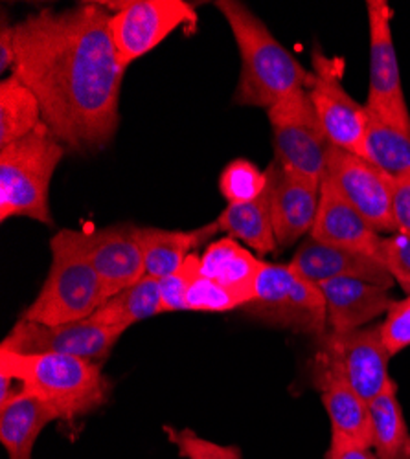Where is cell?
Wrapping results in <instances>:
<instances>
[{"instance_id": "29", "label": "cell", "mask_w": 410, "mask_h": 459, "mask_svg": "<svg viewBox=\"0 0 410 459\" xmlns=\"http://www.w3.org/2000/svg\"><path fill=\"white\" fill-rule=\"evenodd\" d=\"M219 191L229 204L250 203L266 194L269 186L267 171L245 159L232 160L219 175Z\"/></svg>"}, {"instance_id": "12", "label": "cell", "mask_w": 410, "mask_h": 459, "mask_svg": "<svg viewBox=\"0 0 410 459\" xmlns=\"http://www.w3.org/2000/svg\"><path fill=\"white\" fill-rule=\"evenodd\" d=\"M54 239L85 257L113 296L145 278L135 224L100 230H59Z\"/></svg>"}, {"instance_id": "30", "label": "cell", "mask_w": 410, "mask_h": 459, "mask_svg": "<svg viewBox=\"0 0 410 459\" xmlns=\"http://www.w3.org/2000/svg\"><path fill=\"white\" fill-rule=\"evenodd\" d=\"M164 432L184 459H243L238 446L217 445L197 436L190 429L175 430L171 427H164Z\"/></svg>"}, {"instance_id": "23", "label": "cell", "mask_w": 410, "mask_h": 459, "mask_svg": "<svg viewBox=\"0 0 410 459\" xmlns=\"http://www.w3.org/2000/svg\"><path fill=\"white\" fill-rule=\"evenodd\" d=\"M264 263L238 239L222 238L206 245L201 254L199 273L222 285L254 292V283Z\"/></svg>"}, {"instance_id": "5", "label": "cell", "mask_w": 410, "mask_h": 459, "mask_svg": "<svg viewBox=\"0 0 410 459\" xmlns=\"http://www.w3.org/2000/svg\"><path fill=\"white\" fill-rule=\"evenodd\" d=\"M50 248V273L21 318L43 325L89 320L113 294L91 263L76 250L54 238Z\"/></svg>"}, {"instance_id": "36", "label": "cell", "mask_w": 410, "mask_h": 459, "mask_svg": "<svg viewBox=\"0 0 410 459\" xmlns=\"http://www.w3.org/2000/svg\"><path fill=\"white\" fill-rule=\"evenodd\" d=\"M327 459H378L376 452L346 443H331Z\"/></svg>"}, {"instance_id": "16", "label": "cell", "mask_w": 410, "mask_h": 459, "mask_svg": "<svg viewBox=\"0 0 410 459\" xmlns=\"http://www.w3.org/2000/svg\"><path fill=\"white\" fill-rule=\"evenodd\" d=\"M289 266L298 276L315 285L339 278H357L385 289H390L396 283L378 257L331 247L313 238H306V241H302Z\"/></svg>"}, {"instance_id": "14", "label": "cell", "mask_w": 410, "mask_h": 459, "mask_svg": "<svg viewBox=\"0 0 410 459\" xmlns=\"http://www.w3.org/2000/svg\"><path fill=\"white\" fill-rule=\"evenodd\" d=\"M339 194L379 234H396L392 217L394 180L355 152L327 147L326 173Z\"/></svg>"}, {"instance_id": "18", "label": "cell", "mask_w": 410, "mask_h": 459, "mask_svg": "<svg viewBox=\"0 0 410 459\" xmlns=\"http://www.w3.org/2000/svg\"><path fill=\"white\" fill-rule=\"evenodd\" d=\"M327 313V331L348 333L366 327L374 318L387 315L392 305L388 289L357 278L329 280L318 285Z\"/></svg>"}, {"instance_id": "21", "label": "cell", "mask_w": 410, "mask_h": 459, "mask_svg": "<svg viewBox=\"0 0 410 459\" xmlns=\"http://www.w3.org/2000/svg\"><path fill=\"white\" fill-rule=\"evenodd\" d=\"M56 419H59L57 413L47 403L28 392L0 406V443L8 459H31L37 437Z\"/></svg>"}, {"instance_id": "31", "label": "cell", "mask_w": 410, "mask_h": 459, "mask_svg": "<svg viewBox=\"0 0 410 459\" xmlns=\"http://www.w3.org/2000/svg\"><path fill=\"white\" fill-rule=\"evenodd\" d=\"M199 266H201V255L190 254L188 259L182 263V266L175 274H171L164 280H159V292H161L164 315L186 311L184 309V296H186V290H188L192 280L199 274Z\"/></svg>"}, {"instance_id": "2", "label": "cell", "mask_w": 410, "mask_h": 459, "mask_svg": "<svg viewBox=\"0 0 410 459\" xmlns=\"http://www.w3.org/2000/svg\"><path fill=\"white\" fill-rule=\"evenodd\" d=\"M215 8L229 22L241 56L236 105L269 110L294 91L311 85L313 72H308L275 39L266 22L250 8L238 0H217Z\"/></svg>"}, {"instance_id": "9", "label": "cell", "mask_w": 410, "mask_h": 459, "mask_svg": "<svg viewBox=\"0 0 410 459\" xmlns=\"http://www.w3.org/2000/svg\"><path fill=\"white\" fill-rule=\"evenodd\" d=\"M100 6L115 10L109 30L126 68L159 47L179 26L197 22L194 6L184 0H127Z\"/></svg>"}, {"instance_id": "7", "label": "cell", "mask_w": 410, "mask_h": 459, "mask_svg": "<svg viewBox=\"0 0 410 459\" xmlns=\"http://www.w3.org/2000/svg\"><path fill=\"white\" fill-rule=\"evenodd\" d=\"M388 351L379 325L348 333L327 331L318 340L313 360V380L339 378L366 403L374 401L390 385Z\"/></svg>"}, {"instance_id": "24", "label": "cell", "mask_w": 410, "mask_h": 459, "mask_svg": "<svg viewBox=\"0 0 410 459\" xmlns=\"http://www.w3.org/2000/svg\"><path fill=\"white\" fill-rule=\"evenodd\" d=\"M164 315L159 280L142 278L138 283L110 296L89 318L92 324L126 333L131 325Z\"/></svg>"}, {"instance_id": "22", "label": "cell", "mask_w": 410, "mask_h": 459, "mask_svg": "<svg viewBox=\"0 0 410 459\" xmlns=\"http://www.w3.org/2000/svg\"><path fill=\"white\" fill-rule=\"evenodd\" d=\"M215 222L219 226V232H227L229 238L250 247L259 255H267L278 250L273 228L269 186L264 195L250 203L227 204Z\"/></svg>"}, {"instance_id": "19", "label": "cell", "mask_w": 410, "mask_h": 459, "mask_svg": "<svg viewBox=\"0 0 410 459\" xmlns=\"http://www.w3.org/2000/svg\"><path fill=\"white\" fill-rule=\"evenodd\" d=\"M219 232V226H201L197 230H162L152 226H135V236L144 255V271L147 278L164 280L175 274L182 263L188 259L192 250L212 241Z\"/></svg>"}, {"instance_id": "10", "label": "cell", "mask_w": 410, "mask_h": 459, "mask_svg": "<svg viewBox=\"0 0 410 459\" xmlns=\"http://www.w3.org/2000/svg\"><path fill=\"white\" fill-rule=\"evenodd\" d=\"M313 80L308 94L329 145L362 157L368 131V110L341 83V61L326 57L318 48L311 56Z\"/></svg>"}, {"instance_id": "8", "label": "cell", "mask_w": 410, "mask_h": 459, "mask_svg": "<svg viewBox=\"0 0 410 459\" xmlns=\"http://www.w3.org/2000/svg\"><path fill=\"white\" fill-rule=\"evenodd\" d=\"M275 160L289 173L322 180L329 142L326 140L308 89L294 91L267 110Z\"/></svg>"}, {"instance_id": "6", "label": "cell", "mask_w": 410, "mask_h": 459, "mask_svg": "<svg viewBox=\"0 0 410 459\" xmlns=\"http://www.w3.org/2000/svg\"><path fill=\"white\" fill-rule=\"evenodd\" d=\"M243 311L267 325L317 340L327 333L326 299L320 287L298 276L289 264L264 263L254 283V299Z\"/></svg>"}, {"instance_id": "13", "label": "cell", "mask_w": 410, "mask_h": 459, "mask_svg": "<svg viewBox=\"0 0 410 459\" xmlns=\"http://www.w3.org/2000/svg\"><path fill=\"white\" fill-rule=\"evenodd\" d=\"M122 334L91 320L43 325L21 318L0 348L21 355H66L101 364L115 350Z\"/></svg>"}, {"instance_id": "34", "label": "cell", "mask_w": 410, "mask_h": 459, "mask_svg": "<svg viewBox=\"0 0 410 459\" xmlns=\"http://www.w3.org/2000/svg\"><path fill=\"white\" fill-rule=\"evenodd\" d=\"M392 217L396 232L410 236V177L394 180Z\"/></svg>"}, {"instance_id": "35", "label": "cell", "mask_w": 410, "mask_h": 459, "mask_svg": "<svg viewBox=\"0 0 410 459\" xmlns=\"http://www.w3.org/2000/svg\"><path fill=\"white\" fill-rule=\"evenodd\" d=\"M17 61V52H15V35H13V24L3 17V22H0V72L13 70Z\"/></svg>"}, {"instance_id": "20", "label": "cell", "mask_w": 410, "mask_h": 459, "mask_svg": "<svg viewBox=\"0 0 410 459\" xmlns=\"http://www.w3.org/2000/svg\"><path fill=\"white\" fill-rule=\"evenodd\" d=\"M331 423V443L371 448L370 403L339 378L313 380Z\"/></svg>"}, {"instance_id": "4", "label": "cell", "mask_w": 410, "mask_h": 459, "mask_svg": "<svg viewBox=\"0 0 410 459\" xmlns=\"http://www.w3.org/2000/svg\"><path fill=\"white\" fill-rule=\"evenodd\" d=\"M65 149L45 124L0 147V221L28 217L47 226L54 224L48 204L50 182Z\"/></svg>"}, {"instance_id": "17", "label": "cell", "mask_w": 410, "mask_h": 459, "mask_svg": "<svg viewBox=\"0 0 410 459\" xmlns=\"http://www.w3.org/2000/svg\"><path fill=\"white\" fill-rule=\"evenodd\" d=\"M310 238L379 259L381 236L331 184L324 175L320 180V204Z\"/></svg>"}, {"instance_id": "32", "label": "cell", "mask_w": 410, "mask_h": 459, "mask_svg": "<svg viewBox=\"0 0 410 459\" xmlns=\"http://www.w3.org/2000/svg\"><path fill=\"white\" fill-rule=\"evenodd\" d=\"M379 331L390 357L410 348V296L392 301L383 324H379Z\"/></svg>"}, {"instance_id": "1", "label": "cell", "mask_w": 410, "mask_h": 459, "mask_svg": "<svg viewBox=\"0 0 410 459\" xmlns=\"http://www.w3.org/2000/svg\"><path fill=\"white\" fill-rule=\"evenodd\" d=\"M100 3L45 8L13 24L12 70L41 105L43 124L70 151L87 155L113 142L126 66Z\"/></svg>"}, {"instance_id": "26", "label": "cell", "mask_w": 410, "mask_h": 459, "mask_svg": "<svg viewBox=\"0 0 410 459\" xmlns=\"http://www.w3.org/2000/svg\"><path fill=\"white\" fill-rule=\"evenodd\" d=\"M362 159L379 168L392 180L410 177V131L370 114Z\"/></svg>"}, {"instance_id": "25", "label": "cell", "mask_w": 410, "mask_h": 459, "mask_svg": "<svg viewBox=\"0 0 410 459\" xmlns=\"http://www.w3.org/2000/svg\"><path fill=\"white\" fill-rule=\"evenodd\" d=\"M371 448L378 459H410V432L397 401V386L390 385L370 403Z\"/></svg>"}, {"instance_id": "27", "label": "cell", "mask_w": 410, "mask_h": 459, "mask_svg": "<svg viewBox=\"0 0 410 459\" xmlns=\"http://www.w3.org/2000/svg\"><path fill=\"white\" fill-rule=\"evenodd\" d=\"M43 124L35 94L12 74L0 82V147L10 145Z\"/></svg>"}, {"instance_id": "11", "label": "cell", "mask_w": 410, "mask_h": 459, "mask_svg": "<svg viewBox=\"0 0 410 459\" xmlns=\"http://www.w3.org/2000/svg\"><path fill=\"white\" fill-rule=\"evenodd\" d=\"M370 28V87L366 110L374 117L410 131V112L405 101L401 74L392 39V8L387 0H368Z\"/></svg>"}, {"instance_id": "3", "label": "cell", "mask_w": 410, "mask_h": 459, "mask_svg": "<svg viewBox=\"0 0 410 459\" xmlns=\"http://www.w3.org/2000/svg\"><path fill=\"white\" fill-rule=\"evenodd\" d=\"M0 369L8 371L24 392L39 397L65 420L100 410L113 392L101 364L78 357L21 355L0 348Z\"/></svg>"}, {"instance_id": "15", "label": "cell", "mask_w": 410, "mask_h": 459, "mask_svg": "<svg viewBox=\"0 0 410 459\" xmlns=\"http://www.w3.org/2000/svg\"><path fill=\"white\" fill-rule=\"evenodd\" d=\"M266 171L276 245L287 248L311 234L320 204V180L292 175L276 160Z\"/></svg>"}, {"instance_id": "33", "label": "cell", "mask_w": 410, "mask_h": 459, "mask_svg": "<svg viewBox=\"0 0 410 459\" xmlns=\"http://www.w3.org/2000/svg\"><path fill=\"white\" fill-rule=\"evenodd\" d=\"M379 261L385 264L394 281L406 292V296H410V236L396 232L383 239Z\"/></svg>"}, {"instance_id": "28", "label": "cell", "mask_w": 410, "mask_h": 459, "mask_svg": "<svg viewBox=\"0 0 410 459\" xmlns=\"http://www.w3.org/2000/svg\"><path fill=\"white\" fill-rule=\"evenodd\" d=\"M252 299L254 292L222 285L199 273L186 290L184 309L192 313H229L245 307Z\"/></svg>"}]
</instances>
